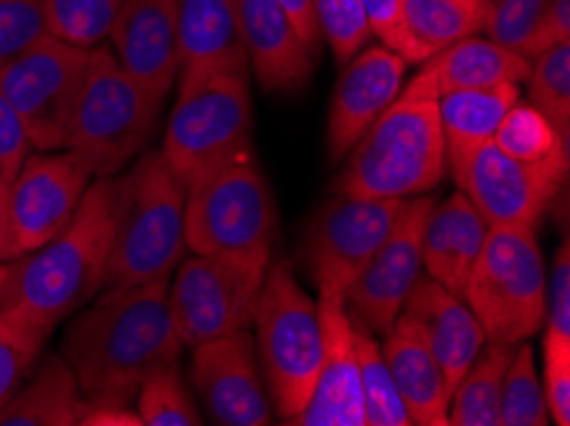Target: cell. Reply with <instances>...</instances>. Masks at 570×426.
Wrapping results in <instances>:
<instances>
[{
    "label": "cell",
    "instance_id": "12",
    "mask_svg": "<svg viewBox=\"0 0 570 426\" xmlns=\"http://www.w3.org/2000/svg\"><path fill=\"white\" fill-rule=\"evenodd\" d=\"M407 199L338 195L320 207L302 238V264L317 291H345L400 222Z\"/></svg>",
    "mask_w": 570,
    "mask_h": 426
},
{
    "label": "cell",
    "instance_id": "47",
    "mask_svg": "<svg viewBox=\"0 0 570 426\" xmlns=\"http://www.w3.org/2000/svg\"><path fill=\"white\" fill-rule=\"evenodd\" d=\"M21 258L11 228V210H8V181H0V264H13Z\"/></svg>",
    "mask_w": 570,
    "mask_h": 426
},
{
    "label": "cell",
    "instance_id": "4",
    "mask_svg": "<svg viewBox=\"0 0 570 426\" xmlns=\"http://www.w3.org/2000/svg\"><path fill=\"white\" fill-rule=\"evenodd\" d=\"M348 153L333 181V192L371 199H410L433 192L448 169L438 100L396 95Z\"/></svg>",
    "mask_w": 570,
    "mask_h": 426
},
{
    "label": "cell",
    "instance_id": "27",
    "mask_svg": "<svg viewBox=\"0 0 570 426\" xmlns=\"http://www.w3.org/2000/svg\"><path fill=\"white\" fill-rule=\"evenodd\" d=\"M88 412L90 402L62 353L41 355L29 380L0 412V426H80Z\"/></svg>",
    "mask_w": 570,
    "mask_h": 426
},
{
    "label": "cell",
    "instance_id": "9",
    "mask_svg": "<svg viewBox=\"0 0 570 426\" xmlns=\"http://www.w3.org/2000/svg\"><path fill=\"white\" fill-rule=\"evenodd\" d=\"M254 149V102L248 75L223 72L179 87L161 153L185 185Z\"/></svg>",
    "mask_w": 570,
    "mask_h": 426
},
{
    "label": "cell",
    "instance_id": "40",
    "mask_svg": "<svg viewBox=\"0 0 570 426\" xmlns=\"http://www.w3.org/2000/svg\"><path fill=\"white\" fill-rule=\"evenodd\" d=\"M542 394L550 422L558 426L570 424V337H542Z\"/></svg>",
    "mask_w": 570,
    "mask_h": 426
},
{
    "label": "cell",
    "instance_id": "26",
    "mask_svg": "<svg viewBox=\"0 0 570 426\" xmlns=\"http://www.w3.org/2000/svg\"><path fill=\"white\" fill-rule=\"evenodd\" d=\"M517 100H520V85L514 82L440 95L438 116L445 138L448 167H461L473 151L489 143Z\"/></svg>",
    "mask_w": 570,
    "mask_h": 426
},
{
    "label": "cell",
    "instance_id": "42",
    "mask_svg": "<svg viewBox=\"0 0 570 426\" xmlns=\"http://www.w3.org/2000/svg\"><path fill=\"white\" fill-rule=\"evenodd\" d=\"M31 151L33 146L29 136H26L11 100L6 98L3 87H0V181H11Z\"/></svg>",
    "mask_w": 570,
    "mask_h": 426
},
{
    "label": "cell",
    "instance_id": "34",
    "mask_svg": "<svg viewBox=\"0 0 570 426\" xmlns=\"http://www.w3.org/2000/svg\"><path fill=\"white\" fill-rule=\"evenodd\" d=\"M550 424L542 380L534 368L530 343L514 345V355L507 365L502 384L499 426H546Z\"/></svg>",
    "mask_w": 570,
    "mask_h": 426
},
{
    "label": "cell",
    "instance_id": "44",
    "mask_svg": "<svg viewBox=\"0 0 570 426\" xmlns=\"http://www.w3.org/2000/svg\"><path fill=\"white\" fill-rule=\"evenodd\" d=\"M558 43H570V0H548L538 29L527 43L524 57L532 62L534 57Z\"/></svg>",
    "mask_w": 570,
    "mask_h": 426
},
{
    "label": "cell",
    "instance_id": "7",
    "mask_svg": "<svg viewBox=\"0 0 570 426\" xmlns=\"http://www.w3.org/2000/svg\"><path fill=\"white\" fill-rule=\"evenodd\" d=\"M276 205L256 149L220 164L187 185L185 242L197 256H269Z\"/></svg>",
    "mask_w": 570,
    "mask_h": 426
},
{
    "label": "cell",
    "instance_id": "45",
    "mask_svg": "<svg viewBox=\"0 0 570 426\" xmlns=\"http://www.w3.org/2000/svg\"><path fill=\"white\" fill-rule=\"evenodd\" d=\"M284 13L289 16L292 26H295L299 39L305 41V47L317 57L320 49V31L315 21V0H279Z\"/></svg>",
    "mask_w": 570,
    "mask_h": 426
},
{
    "label": "cell",
    "instance_id": "19",
    "mask_svg": "<svg viewBox=\"0 0 570 426\" xmlns=\"http://www.w3.org/2000/svg\"><path fill=\"white\" fill-rule=\"evenodd\" d=\"M108 37L118 62L167 100L179 75V0H124Z\"/></svg>",
    "mask_w": 570,
    "mask_h": 426
},
{
    "label": "cell",
    "instance_id": "39",
    "mask_svg": "<svg viewBox=\"0 0 570 426\" xmlns=\"http://www.w3.org/2000/svg\"><path fill=\"white\" fill-rule=\"evenodd\" d=\"M47 33L41 0H0V67Z\"/></svg>",
    "mask_w": 570,
    "mask_h": 426
},
{
    "label": "cell",
    "instance_id": "16",
    "mask_svg": "<svg viewBox=\"0 0 570 426\" xmlns=\"http://www.w3.org/2000/svg\"><path fill=\"white\" fill-rule=\"evenodd\" d=\"M193 384L197 398L220 426L272 424L269 394L258 368L252 329H238L193 347Z\"/></svg>",
    "mask_w": 570,
    "mask_h": 426
},
{
    "label": "cell",
    "instance_id": "5",
    "mask_svg": "<svg viewBox=\"0 0 570 426\" xmlns=\"http://www.w3.org/2000/svg\"><path fill=\"white\" fill-rule=\"evenodd\" d=\"M164 100L118 62L110 47L90 49L88 72L77 100L67 149L85 156L95 177H116L157 133Z\"/></svg>",
    "mask_w": 570,
    "mask_h": 426
},
{
    "label": "cell",
    "instance_id": "38",
    "mask_svg": "<svg viewBox=\"0 0 570 426\" xmlns=\"http://www.w3.org/2000/svg\"><path fill=\"white\" fill-rule=\"evenodd\" d=\"M548 0H491L483 16V29L499 47L512 49L524 57L534 29L542 19Z\"/></svg>",
    "mask_w": 570,
    "mask_h": 426
},
{
    "label": "cell",
    "instance_id": "20",
    "mask_svg": "<svg viewBox=\"0 0 570 426\" xmlns=\"http://www.w3.org/2000/svg\"><path fill=\"white\" fill-rule=\"evenodd\" d=\"M223 72L248 75L238 0H179V87Z\"/></svg>",
    "mask_w": 570,
    "mask_h": 426
},
{
    "label": "cell",
    "instance_id": "3",
    "mask_svg": "<svg viewBox=\"0 0 570 426\" xmlns=\"http://www.w3.org/2000/svg\"><path fill=\"white\" fill-rule=\"evenodd\" d=\"M187 185L167 156L144 151L124 177L116 174V235L106 286L171 278L185 258Z\"/></svg>",
    "mask_w": 570,
    "mask_h": 426
},
{
    "label": "cell",
    "instance_id": "32",
    "mask_svg": "<svg viewBox=\"0 0 570 426\" xmlns=\"http://www.w3.org/2000/svg\"><path fill=\"white\" fill-rule=\"evenodd\" d=\"M491 143L517 161L566 164L568 167V143L532 102L517 100L507 110Z\"/></svg>",
    "mask_w": 570,
    "mask_h": 426
},
{
    "label": "cell",
    "instance_id": "24",
    "mask_svg": "<svg viewBox=\"0 0 570 426\" xmlns=\"http://www.w3.org/2000/svg\"><path fill=\"white\" fill-rule=\"evenodd\" d=\"M384 337V360L412 424L448 426L451 390L420 321L402 311Z\"/></svg>",
    "mask_w": 570,
    "mask_h": 426
},
{
    "label": "cell",
    "instance_id": "46",
    "mask_svg": "<svg viewBox=\"0 0 570 426\" xmlns=\"http://www.w3.org/2000/svg\"><path fill=\"white\" fill-rule=\"evenodd\" d=\"M80 426H144L138 414L131 406H114V404H95L85 414Z\"/></svg>",
    "mask_w": 570,
    "mask_h": 426
},
{
    "label": "cell",
    "instance_id": "15",
    "mask_svg": "<svg viewBox=\"0 0 570 426\" xmlns=\"http://www.w3.org/2000/svg\"><path fill=\"white\" fill-rule=\"evenodd\" d=\"M433 205L435 199L428 195L410 197L400 222L345 291L348 311L364 321L371 333L386 335L392 329L412 286L422 276V232Z\"/></svg>",
    "mask_w": 570,
    "mask_h": 426
},
{
    "label": "cell",
    "instance_id": "25",
    "mask_svg": "<svg viewBox=\"0 0 570 426\" xmlns=\"http://www.w3.org/2000/svg\"><path fill=\"white\" fill-rule=\"evenodd\" d=\"M489 225L461 189L445 202H435L422 232L425 276L463 299L465 281L481 256Z\"/></svg>",
    "mask_w": 570,
    "mask_h": 426
},
{
    "label": "cell",
    "instance_id": "10",
    "mask_svg": "<svg viewBox=\"0 0 570 426\" xmlns=\"http://www.w3.org/2000/svg\"><path fill=\"white\" fill-rule=\"evenodd\" d=\"M269 256L205 254L183 258L169 278V315L185 347L252 329Z\"/></svg>",
    "mask_w": 570,
    "mask_h": 426
},
{
    "label": "cell",
    "instance_id": "33",
    "mask_svg": "<svg viewBox=\"0 0 570 426\" xmlns=\"http://www.w3.org/2000/svg\"><path fill=\"white\" fill-rule=\"evenodd\" d=\"M136 414L144 426H200V408L185 386L179 363L161 365L138 386Z\"/></svg>",
    "mask_w": 570,
    "mask_h": 426
},
{
    "label": "cell",
    "instance_id": "22",
    "mask_svg": "<svg viewBox=\"0 0 570 426\" xmlns=\"http://www.w3.org/2000/svg\"><path fill=\"white\" fill-rule=\"evenodd\" d=\"M532 62L491 39L465 37L451 47L435 51L422 62L420 72L400 92L402 98L438 100L440 95L471 87H491L502 82H527Z\"/></svg>",
    "mask_w": 570,
    "mask_h": 426
},
{
    "label": "cell",
    "instance_id": "35",
    "mask_svg": "<svg viewBox=\"0 0 570 426\" xmlns=\"http://www.w3.org/2000/svg\"><path fill=\"white\" fill-rule=\"evenodd\" d=\"M47 33L75 47L92 49L108 39L124 0H41Z\"/></svg>",
    "mask_w": 570,
    "mask_h": 426
},
{
    "label": "cell",
    "instance_id": "2",
    "mask_svg": "<svg viewBox=\"0 0 570 426\" xmlns=\"http://www.w3.org/2000/svg\"><path fill=\"white\" fill-rule=\"evenodd\" d=\"M116 235V177H98L62 230L16 264L11 301L62 321L106 289Z\"/></svg>",
    "mask_w": 570,
    "mask_h": 426
},
{
    "label": "cell",
    "instance_id": "13",
    "mask_svg": "<svg viewBox=\"0 0 570 426\" xmlns=\"http://www.w3.org/2000/svg\"><path fill=\"white\" fill-rule=\"evenodd\" d=\"M458 189L471 199L489 228H534L566 181V164H524L494 143H483L451 169Z\"/></svg>",
    "mask_w": 570,
    "mask_h": 426
},
{
    "label": "cell",
    "instance_id": "48",
    "mask_svg": "<svg viewBox=\"0 0 570 426\" xmlns=\"http://www.w3.org/2000/svg\"><path fill=\"white\" fill-rule=\"evenodd\" d=\"M16 264H19V260H13V264H0V307H6V304L13 297Z\"/></svg>",
    "mask_w": 570,
    "mask_h": 426
},
{
    "label": "cell",
    "instance_id": "30",
    "mask_svg": "<svg viewBox=\"0 0 570 426\" xmlns=\"http://www.w3.org/2000/svg\"><path fill=\"white\" fill-rule=\"evenodd\" d=\"M402 23L414 51V65H422L435 51L451 47L483 29V16L458 0H402Z\"/></svg>",
    "mask_w": 570,
    "mask_h": 426
},
{
    "label": "cell",
    "instance_id": "49",
    "mask_svg": "<svg viewBox=\"0 0 570 426\" xmlns=\"http://www.w3.org/2000/svg\"><path fill=\"white\" fill-rule=\"evenodd\" d=\"M458 3H463L465 8H471V11L487 16V8H489L491 0H458Z\"/></svg>",
    "mask_w": 570,
    "mask_h": 426
},
{
    "label": "cell",
    "instance_id": "11",
    "mask_svg": "<svg viewBox=\"0 0 570 426\" xmlns=\"http://www.w3.org/2000/svg\"><path fill=\"white\" fill-rule=\"evenodd\" d=\"M88 62L90 49L45 33L0 67V87L37 151L67 149Z\"/></svg>",
    "mask_w": 570,
    "mask_h": 426
},
{
    "label": "cell",
    "instance_id": "18",
    "mask_svg": "<svg viewBox=\"0 0 570 426\" xmlns=\"http://www.w3.org/2000/svg\"><path fill=\"white\" fill-rule=\"evenodd\" d=\"M407 62L384 43L364 47L345 65L327 112V153L333 161L348 156L358 138L402 92Z\"/></svg>",
    "mask_w": 570,
    "mask_h": 426
},
{
    "label": "cell",
    "instance_id": "1",
    "mask_svg": "<svg viewBox=\"0 0 570 426\" xmlns=\"http://www.w3.org/2000/svg\"><path fill=\"white\" fill-rule=\"evenodd\" d=\"M169 278L106 286L65 329L62 358L90 406H131L144 378L179 363L185 345L169 315Z\"/></svg>",
    "mask_w": 570,
    "mask_h": 426
},
{
    "label": "cell",
    "instance_id": "23",
    "mask_svg": "<svg viewBox=\"0 0 570 426\" xmlns=\"http://www.w3.org/2000/svg\"><path fill=\"white\" fill-rule=\"evenodd\" d=\"M402 311L420 321L453 396L458 380L463 378V373L469 370V365L487 343V333L479 319L473 317L469 304L443 289L430 276L417 278Z\"/></svg>",
    "mask_w": 570,
    "mask_h": 426
},
{
    "label": "cell",
    "instance_id": "31",
    "mask_svg": "<svg viewBox=\"0 0 570 426\" xmlns=\"http://www.w3.org/2000/svg\"><path fill=\"white\" fill-rule=\"evenodd\" d=\"M353 319V343H356L361 396H364L366 426H412V419L396 394L394 378L389 373L382 345L374 340V333L364 321Z\"/></svg>",
    "mask_w": 570,
    "mask_h": 426
},
{
    "label": "cell",
    "instance_id": "37",
    "mask_svg": "<svg viewBox=\"0 0 570 426\" xmlns=\"http://www.w3.org/2000/svg\"><path fill=\"white\" fill-rule=\"evenodd\" d=\"M315 21L320 39L327 41L341 67L374 39V29L358 0H315Z\"/></svg>",
    "mask_w": 570,
    "mask_h": 426
},
{
    "label": "cell",
    "instance_id": "29",
    "mask_svg": "<svg viewBox=\"0 0 570 426\" xmlns=\"http://www.w3.org/2000/svg\"><path fill=\"white\" fill-rule=\"evenodd\" d=\"M514 345L487 340L458 380L448 408V426H499L502 384Z\"/></svg>",
    "mask_w": 570,
    "mask_h": 426
},
{
    "label": "cell",
    "instance_id": "17",
    "mask_svg": "<svg viewBox=\"0 0 570 426\" xmlns=\"http://www.w3.org/2000/svg\"><path fill=\"white\" fill-rule=\"evenodd\" d=\"M317 317L323 333V363H320L313 396L295 422L297 426H366L364 396L353 319L341 291H317Z\"/></svg>",
    "mask_w": 570,
    "mask_h": 426
},
{
    "label": "cell",
    "instance_id": "36",
    "mask_svg": "<svg viewBox=\"0 0 570 426\" xmlns=\"http://www.w3.org/2000/svg\"><path fill=\"white\" fill-rule=\"evenodd\" d=\"M530 102L546 116L563 141H570V43H558L532 59Z\"/></svg>",
    "mask_w": 570,
    "mask_h": 426
},
{
    "label": "cell",
    "instance_id": "43",
    "mask_svg": "<svg viewBox=\"0 0 570 426\" xmlns=\"http://www.w3.org/2000/svg\"><path fill=\"white\" fill-rule=\"evenodd\" d=\"M364 8L374 37L382 39L384 47L396 51L404 62L414 65V51L402 23V0H358Z\"/></svg>",
    "mask_w": 570,
    "mask_h": 426
},
{
    "label": "cell",
    "instance_id": "41",
    "mask_svg": "<svg viewBox=\"0 0 570 426\" xmlns=\"http://www.w3.org/2000/svg\"><path fill=\"white\" fill-rule=\"evenodd\" d=\"M546 335L570 337V242H560L546 278Z\"/></svg>",
    "mask_w": 570,
    "mask_h": 426
},
{
    "label": "cell",
    "instance_id": "21",
    "mask_svg": "<svg viewBox=\"0 0 570 426\" xmlns=\"http://www.w3.org/2000/svg\"><path fill=\"white\" fill-rule=\"evenodd\" d=\"M248 67L266 92H299L315 72V55L299 39L279 0H238Z\"/></svg>",
    "mask_w": 570,
    "mask_h": 426
},
{
    "label": "cell",
    "instance_id": "6",
    "mask_svg": "<svg viewBox=\"0 0 570 426\" xmlns=\"http://www.w3.org/2000/svg\"><path fill=\"white\" fill-rule=\"evenodd\" d=\"M254 325L256 355L276 414L284 424H292L305 412L315 390L323 363V333L317 301L302 289L287 260L266 268Z\"/></svg>",
    "mask_w": 570,
    "mask_h": 426
},
{
    "label": "cell",
    "instance_id": "8",
    "mask_svg": "<svg viewBox=\"0 0 570 426\" xmlns=\"http://www.w3.org/2000/svg\"><path fill=\"white\" fill-rule=\"evenodd\" d=\"M546 260L534 228H489L463 301L487 340L520 345L546 321Z\"/></svg>",
    "mask_w": 570,
    "mask_h": 426
},
{
    "label": "cell",
    "instance_id": "14",
    "mask_svg": "<svg viewBox=\"0 0 570 426\" xmlns=\"http://www.w3.org/2000/svg\"><path fill=\"white\" fill-rule=\"evenodd\" d=\"M95 171L72 149L29 153L19 174L8 181V210L21 256H29L72 220Z\"/></svg>",
    "mask_w": 570,
    "mask_h": 426
},
{
    "label": "cell",
    "instance_id": "28",
    "mask_svg": "<svg viewBox=\"0 0 570 426\" xmlns=\"http://www.w3.org/2000/svg\"><path fill=\"white\" fill-rule=\"evenodd\" d=\"M55 329L57 321L21 301L0 307V412L29 380Z\"/></svg>",
    "mask_w": 570,
    "mask_h": 426
}]
</instances>
